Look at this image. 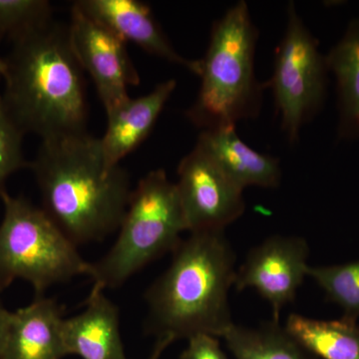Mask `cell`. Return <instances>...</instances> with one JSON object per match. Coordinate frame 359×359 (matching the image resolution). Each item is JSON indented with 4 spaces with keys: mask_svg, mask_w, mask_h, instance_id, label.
I'll return each instance as SVG.
<instances>
[{
    "mask_svg": "<svg viewBox=\"0 0 359 359\" xmlns=\"http://www.w3.org/2000/svg\"><path fill=\"white\" fill-rule=\"evenodd\" d=\"M29 169L42 210L77 247L120 228L133 190L126 170L106 166L100 139L84 132L41 141Z\"/></svg>",
    "mask_w": 359,
    "mask_h": 359,
    "instance_id": "cell-1",
    "label": "cell"
},
{
    "mask_svg": "<svg viewBox=\"0 0 359 359\" xmlns=\"http://www.w3.org/2000/svg\"><path fill=\"white\" fill-rule=\"evenodd\" d=\"M13 42L1 97L16 126L41 141L86 132L83 70L68 27L52 20Z\"/></svg>",
    "mask_w": 359,
    "mask_h": 359,
    "instance_id": "cell-2",
    "label": "cell"
},
{
    "mask_svg": "<svg viewBox=\"0 0 359 359\" xmlns=\"http://www.w3.org/2000/svg\"><path fill=\"white\" fill-rule=\"evenodd\" d=\"M172 252L169 268L146 292L145 332L174 341L223 337L233 323L229 292L237 273L224 231L191 233Z\"/></svg>",
    "mask_w": 359,
    "mask_h": 359,
    "instance_id": "cell-3",
    "label": "cell"
},
{
    "mask_svg": "<svg viewBox=\"0 0 359 359\" xmlns=\"http://www.w3.org/2000/svg\"><path fill=\"white\" fill-rule=\"evenodd\" d=\"M257 29L249 6L238 1L215 21L205 57L201 88L188 117L203 130L236 126L259 115L264 85L257 80Z\"/></svg>",
    "mask_w": 359,
    "mask_h": 359,
    "instance_id": "cell-4",
    "label": "cell"
},
{
    "mask_svg": "<svg viewBox=\"0 0 359 359\" xmlns=\"http://www.w3.org/2000/svg\"><path fill=\"white\" fill-rule=\"evenodd\" d=\"M119 230L109 252L91 264L90 276L105 290L121 287L151 262L173 252L187 231L176 183L164 170L139 181Z\"/></svg>",
    "mask_w": 359,
    "mask_h": 359,
    "instance_id": "cell-5",
    "label": "cell"
},
{
    "mask_svg": "<svg viewBox=\"0 0 359 359\" xmlns=\"http://www.w3.org/2000/svg\"><path fill=\"white\" fill-rule=\"evenodd\" d=\"M0 198L4 209L0 223V292L14 280H23L32 285L36 297H42L52 285L91 275V263L42 208L7 191Z\"/></svg>",
    "mask_w": 359,
    "mask_h": 359,
    "instance_id": "cell-6",
    "label": "cell"
},
{
    "mask_svg": "<svg viewBox=\"0 0 359 359\" xmlns=\"http://www.w3.org/2000/svg\"><path fill=\"white\" fill-rule=\"evenodd\" d=\"M327 66L318 43L302 20L294 2L287 9V26L276 50L273 89L282 129L290 143L318 113L325 100Z\"/></svg>",
    "mask_w": 359,
    "mask_h": 359,
    "instance_id": "cell-7",
    "label": "cell"
},
{
    "mask_svg": "<svg viewBox=\"0 0 359 359\" xmlns=\"http://www.w3.org/2000/svg\"><path fill=\"white\" fill-rule=\"evenodd\" d=\"M176 183L187 231H224L245 209L241 188L200 149L182 159Z\"/></svg>",
    "mask_w": 359,
    "mask_h": 359,
    "instance_id": "cell-8",
    "label": "cell"
},
{
    "mask_svg": "<svg viewBox=\"0 0 359 359\" xmlns=\"http://www.w3.org/2000/svg\"><path fill=\"white\" fill-rule=\"evenodd\" d=\"M68 36L82 70L95 84L106 113L129 98L130 86L140 82L126 43L73 4Z\"/></svg>",
    "mask_w": 359,
    "mask_h": 359,
    "instance_id": "cell-9",
    "label": "cell"
},
{
    "mask_svg": "<svg viewBox=\"0 0 359 359\" xmlns=\"http://www.w3.org/2000/svg\"><path fill=\"white\" fill-rule=\"evenodd\" d=\"M309 249L304 238L271 236L250 250L237 269L238 292L255 289L273 309V320H280L282 309L294 301L297 290L308 276Z\"/></svg>",
    "mask_w": 359,
    "mask_h": 359,
    "instance_id": "cell-10",
    "label": "cell"
},
{
    "mask_svg": "<svg viewBox=\"0 0 359 359\" xmlns=\"http://www.w3.org/2000/svg\"><path fill=\"white\" fill-rule=\"evenodd\" d=\"M75 4L125 43L132 42L149 54L190 70L200 76L202 63L182 56L174 48L150 7L137 0H80Z\"/></svg>",
    "mask_w": 359,
    "mask_h": 359,
    "instance_id": "cell-11",
    "label": "cell"
},
{
    "mask_svg": "<svg viewBox=\"0 0 359 359\" xmlns=\"http://www.w3.org/2000/svg\"><path fill=\"white\" fill-rule=\"evenodd\" d=\"M65 308L44 295L11 313L0 359L65 358Z\"/></svg>",
    "mask_w": 359,
    "mask_h": 359,
    "instance_id": "cell-12",
    "label": "cell"
},
{
    "mask_svg": "<svg viewBox=\"0 0 359 359\" xmlns=\"http://www.w3.org/2000/svg\"><path fill=\"white\" fill-rule=\"evenodd\" d=\"M94 283L81 313L63 321L67 355L82 359H127L120 332L119 309Z\"/></svg>",
    "mask_w": 359,
    "mask_h": 359,
    "instance_id": "cell-13",
    "label": "cell"
},
{
    "mask_svg": "<svg viewBox=\"0 0 359 359\" xmlns=\"http://www.w3.org/2000/svg\"><path fill=\"white\" fill-rule=\"evenodd\" d=\"M176 87V80H167L146 95L129 97L106 113L107 129L100 138L106 166H120V162L146 140Z\"/></svg>",
    "mask_w": 359,
    "mask_h": 359,
    "instance_id": "cell-14",
    "label": "cell"
},
{
    "mask_svg": "<svg viewBox=\"0 0 359 359\" xmlns=\"http://www.w3.org/2000/svg\"><path fill=\"white\" fill-rule=\"evenodd\" d=\"M196 147L241 188L276 189L280 185V160L248 146L238 136L236 126L203 130Z\"/></svg>",
    "mask_w": 359,
    "mask_h": 359,
    "instance_id": "cell-15",
    "label": "cell"
},
{
    "mask_svg": "<svg viewBox=\"0 0 359 359\" xmlns=\"http://www.w3.org/2000/svg\"><path fill=\"white\" fill-rule=\"evenodd\" d=\"M283 327L306 353L323 359H359V327L353 318L320 320L292 313Z\"/></svg>",
    "mask_w": 359,
    "mask_h": 359,
    "instance_id": "cell-16",
    "label": "cell"
},
{
    "mask_svg": "<svg viewBox=\"0 0 359 359\" xmlns=\"http://www.w3.org/2000/svg\"><path fill=\"white\" fill-rule=\"evenodd\" d=\"M327 70L337 80L339 98V133L359 137V20H353L344 36L325 56Z\"/></svg>",
    "mask_w": 359,
    "mask_h": 359,
    "instance_id": "cell-17",
    "label": "cell"
},
{
    "mask_svg": "<svg viewBox=\"0 0 359 359\" xmlns=\"http://www.w3.org/2000/svg\"><path fill=\"white\" fill-rule=\"evenodd\" d=\"M223 339L235 359H311L275 320L257 327L233 323Z\"/></svg>",
    "mask_w": 359,
    "mask_h": 359,
    "instance_id": "cell-18",
    "label": "cell"
},
{
    "mask_svg": "<svg viewBox=\"0 0 359 359\" xmlns=\"http://www.w3.org/2000/svg\"><path fill=\"white\" fill-rule=\"evenodd\" d=\"M311 276L346 318H359V261L337 266H309Z\"/></svg>",
    "mask_w": 359,
    "mask_h": 359,
    "instance_id": "cell-19",
    "label": "cell"
},
{
    "mask_svg": "<svg viewBox=\"0 0 359 359\" xmlns=\"http://www.w3.org/2000/svg\"><path fill=\"white\" fill-rule=\"evenodd\" d=\"M50 20L46 0H0V37L14 40Z\"/></svg>",
    "mask_w": 359,
    "mask_h": 359,
    "instance_id": "cell-20",
    "label": "cell"
},
{
    "mask_svg": "<svg viewBox=\"0 0 359 359\" xmlns=\"http://www.w3.org/2000/svg\"><path fill=\"white\" fill-rule=\"evenodd\" d=\"M23 137L6 112L0 93V194L6 191L7 180L14 173L29 168L23 153Z\"/></svg>",
    "mask_w": 359,
    "mask_h": 359,
    "instance_id": "cell-21",
    "label": "cell"
},
{
    "mask_svg": "<svg viewBox=\"0 0 359 359\" xmlns=\"http://www.w3.org/2000/svg\"><path fill=\"white\" fill-rule=\"evenodd\" d=\"M180 359H230L222 349L218 337L210 334L194 335Z\"/></svg>",
    "mask_w": 359,
    "mask_h": 359,
    "instance_id": "cell-22",
    "label": "cell"
},
{
    "mask_svg": "<svg viewBox=\"0 0 359 359\" xmlns=\"http://www.w3.org/2000/svg\"><path fill=\"white\" fill-rule=\"evenodd\" d=\"M11 313V311H7L0 299V358H1L2 347H4V339H6Z\"/></svg>",
    "mask_w": 359,
    "mask_h": 359,
    "instance_id": "cell-23",
    "label": "cell"
},
{
    "mask_svg": "<svg viewBox=\"0 0 359 359\" xmlns=\"http://www.w3.org/2000/svg\"><path fill=\"white\" fill-rule=\"evenodd\" d=\"M174 340L172 339H156V344L154 349H153L152 353L147 359H160L164 351H166L168 347L173 344Z\"/></svg>",
    "mask_w": 359,
    "mask_h": 359,
    "instance_id": "cell-24",
    "label": "cell"
},
{
    "mask_svg": "<svg viewBox=\"0 0 359 359\" xmlns=\"http://www.w3.org/2000/svg\"><path fill=\"white\" fill-rule=\"evenodd\" d=\"M6 59L0 57V81L4 80V75H6Z\"/></svg>",
    "mask_w": 359,
    "mask_h": 359,
    "instance_id": "cell-25",
    "label": "cell"
}]
</instances>
